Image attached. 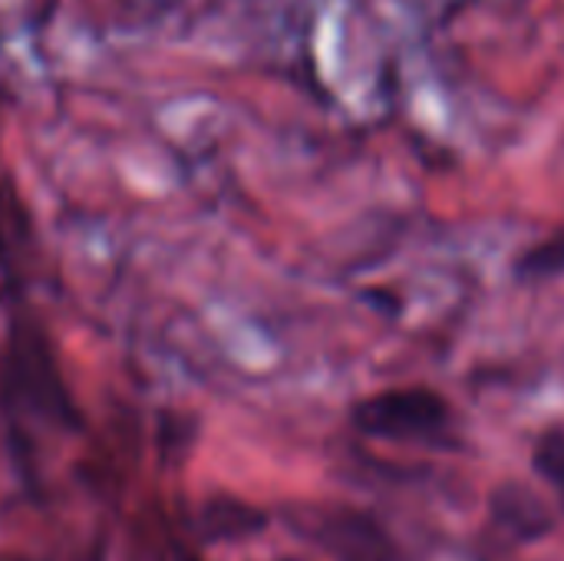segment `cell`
Masks as SVG:
<instances>
[{"instance_id": "6da1fadb", "label": "cell", "mask_w": 564, "mask_h": 561, "mask_svg": "<svg viewBox=\"0 0 564 561\" xmlns=\"http://www.w3.org/2000/svg\"><path fill=\"white\" fill-rule=\"evenodd\" d=\"M350 423L373 440L433 443L453 423V407L430 387H393L354 403Z\"/></svg>"}, {"instance_id": "7a4b0ae2", "label": "cell", "mask_w": 564, "mask_h": 561, "mask_svg": "<svg viewBox=\"0 0 564 561\" xmlns=\"http://www.w3.org/2000/svg\"><path fill=\"white\" fill-rule=\"evenodd\" d=\"M294 532L307 536L340 561H397L393 542L367 513L347 506H301L288 519Z\"/></svg>"}, {"instance_id": "3957f363", "label": "cell", "mask_w": 564, "mask_h": 561, "mask_svg": "<svg viewBox=\"0 0 564 561\" xmlns=\"http://www.w3.org/2000/svg\"><path fill=\"white\" fill-rule=\"evenodd\" d=\"M492 519L519 542H532L552 532L555 519L545 509V503L522 483L499 486L492 496Z\"/></svg>"}, {"instance_id": "277c9868", "label": "cell", "mask_w": 564, "mask_h": 561, "mask_svg": "<svg viewBox=\"0 0 564 561\" xmlns=\"http://www.w3.org/2000/svg\"><path fill=\"white\" fill-rule=\"evenodd\" d=\"M268 526V516L248 503L238 499H212L202 506V529L208 539L215 542H231V539H248L254 532H261Z\"/></svg>"}, {"instance_id": "5b68a950", "label": "cell", "mask_w": 564, "mask_h": 561, "mask_svg": "<svg viewBox=\"0 0 564 561\" xmlns=\"http://www.w3.org/2000/svg\"><path fill=\"white\" fill-rule=\"evenodd\" d=\"M519 278H555L564 274V228L532 245L519 261H516Z\"/></svg>"}, {"instance_id": "8992f818", "label": "cell", "mask_w": 564, "mask_h": 561, "mask_svg": "<svg viewBox=\"0 0 564 561\" xmlns=\"http://www.w3.org/2000/svg\"><path fill=\"white\" fill-rule=\"evenodd\" d=\"M535 473L562 496L564 503V430H545L532 453Z\"/></svg>"}]
</instances>
